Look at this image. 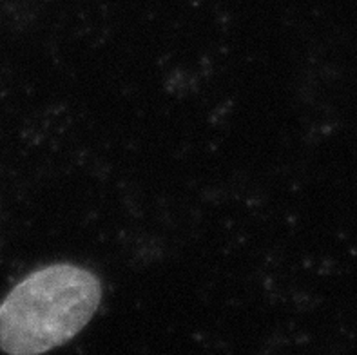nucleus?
<instances>
[{
  "label": "nucleus",
  "mask_w": 357,
  "mask_h": 355,
  "mask_svg": "<svg viewBox=\"0 0 357 355\" xmlns=\"http://www.w3.org/2000/svg\"><path fill=\"white\" fill-rule=\"evenodd\" d=\"M102 297L95 274L69 263L36 270L0 305V348L35 355L71 341L93 319Z\"/></svg>",
  "instance_id": "f257e3e1"
}]
</instances>
